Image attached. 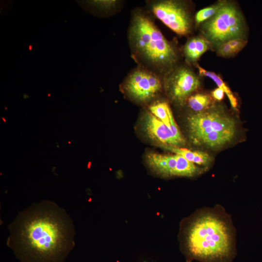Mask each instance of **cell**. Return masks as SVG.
Wrapping results in <instances>:
<instances>
[{"mask_svg": "<svg viewBox=\"0 0 262 262\" xmlns=\"http://www.w3.org/2000/svg\"><path fill=\"white\" fill-rule=\"evenodd\" d=\"M20 216L13 249L24 262H61L72 247V229L59 209L38 205Z\"/></svg>", "mask_w": 262, "mask_h": 262, "instance_id": "cell-1", "label": "cell"}, {"mask_svg": "<svg viewBox=\"0 0 262 262\" xmlns=\"http://www.w3.org/2000/svg\"><path fill=\"white\" fill-rule=\"evenodd\" d=\"M231 225L214 210L196 213L185 232L186 255L200 262H230L235 253Z\"/></svg>", "mask_w": 262, "mask_h": 262, "instance_id": "cell-2", "label": "cell"}, {"mask_svg": "<svg viewBox=\"0 0 262 262\" xmlns=\"http://www.w3.org/2000/svg\"><path fill=\"white\" fill-rule=\"evenodd\" d=\"M129 38L135 58L159 72L166 74L176 66L178 51L146 14L133 13Z\"/></svg>", "mask_w": 262, "mask_h": 262, "instance_id": "cell-3", "label": "cell"}, {"mask_svg": "<svg viewBox=\"0 0 262 262\" xmlns=\"http://www.w3.org/2000/svg\"><path fill=\"white\" fill-rule=\"evenodd\" d=\"M199 26L201 36L215 50L230 40L247 39L248 29L244 15L232 1L223 0L217 13Z\"/></svg>", "mask_w": 262, "mask_h": 262, "instance_id": "cell-4", "label": "cell"}, {"mask_svg": "<svg viewBox=\"0 0 262 262\" xmlns=\"http://www.w3.org/2000/svg\"><path fill=\"white\" fill-rule=\"evenodd\" d=\"M187 121L190 136L195 143L202 136L215 131L232 138L235 135L233 119L218 110L210 108L208 111L191 115Z\"/></svg>", "mask_w": 262, "mask_h": 262, "instance_id": "cell-5", "label": "cell"}, {"mask_svg": "<svg viewBox=\"0 0 262 262\" xmlns=\"http://www.w3.org/2000/svg\"><path fill=\"white\" fill-rule=\"evenodd\" d=\"M151 10L156 17L177 34L186 36L192 32L194 20L185 2L173 0L154 1L151 5Z\"/></svg>", "mask_w": 262, "mask_h": 262, "instance_id": "cell-6", "label": "cell"}, {"mask_svg": "<svg viewBox=\"0 0 262 262\" xmlns=\"http://www.w3.org/2000/svg\"><path fill=\"white\" fill-rule=\"evenodd\" d=\"M164 76L168 96L177 104L182 105L186 102L201 85L199 76L188 66H177Z\"/></svg>", "mask_w": 262, "mask_h": 262, "instance_id": "cell-7", "label": "cell"}, {"mask_svg": "<svg viewBox=\"0 0 262 262\" xmlns=\"http://www.w3.org/2000/svg\"><path fill=\"white\" fill-rule=\"evenodd\" d=\"M123 88L132 99L138 102H146L161 91L162 83L156 73L147 68L139 67L128 75Z\"/></svg>", "mask_w": 262, "mask_h": 262, "instance_id": "cell-8", "label": "cell"}, {"mask_svg": "<svg viewBox=\"0 0 262 262\" xmlns=\"http://www.w3.org/2000/svg\"><path fill=\"white\" fill-rule=\"evenodd\" d=\"M143 128L148 136L154 141L168 147L180 145L171 130L151 113L147 112L144 115Z\"/></svg>", "mask_w": 262, "mask_h": 262, "instance_id": "cell-9", "label": "cell"}, {"mask_svg": "<svg viewBox=\"0 0 262 262\" xmlns=\"http://www.w3.org/2000/svg\"><path fill=\"white\" fill-rule=\"evenodd\" d=\"M147 162L157 173L165 176H175L177 164L175 155L150 153L147 156Z\"/></svg>", "mask_w": 262, "mask_h": 262, "instance_id": "cell-10", "label": "cell"}, {"mask_svg": "<svg viewBox=\"0 0 262 262\" xmlns=\"http://www.w3.org/2000/svg\"><path fill=\"white\" fill-rule=\"evenodd\" d=\"M210 43L202 36L190 38L183 48V54L187 62L196 64L200 57L211 49Z\"/></svg>", "mask_w": 262, "mask_h": 262, "instance_id": "cell-11", "label": "cell"}, {"mask_svg": "<svg viewBox=\"0 0 262 262\" xmlns=\"http://www.w3.org/2000/svg\"><path fill=\"white\" fill-rule=\"evenodd\" d=\"M168 149L173 153L183 157L188 161L198 165H206L211 161L210 156L205 152L191 151L184 148L168 147Z\"/></svg>", "mask_w": 262, "mask_h": 262, "instance_id": "cell-12", "label": "cell"}, {"mask_svg": "<svg viewBox=\"0 0 262 262\" xmlns=\"http://www.w3.org/2000/svg\"><path fill=\"white\" fill-rule=\"evenodd\" d=\"M196 66L198 69L199 76H204L211 79L216 83L218 87L222 89L226 94L232 107L236 109L237 107V99L221 77L214 72L207 70L203 68L197 64H196Z\"/></svg>", "mask_w": 262, "mask_h": 262, "instance_id": "cell-13", "label": "cell"}, {"mask_svg": "<svg viewBox=\"0 0 262 262\" xmlns=\"http://www.w3.org/2000/svg\"><path fill=\"white\" fill-rule=\"evenodd\" d=\"M176 166L175 176L194 177L201 173V169L183 157L176 154Z\"/></svg>", "mask_w": 262, "mask_h": 262, "instance_id": "cell-14", "label": "cell"}, {"mask_svg": "<svg viewBox=\"0 0 262 262\" xmlns=\"http://www.w3.org/2000/svg\"><path fill=\"white\" fill-rule=\"evenodd\" d=\"M186 102L191 109L199 113L210 109L213 103V99L207 94L196 93L191 95Z\"/></svg>", "mask_w": 262, "mask_h": 262, "instance_id": "cell-15", "label": "cell"}, {"mask_svg": "<svg viewBox=\"0 0 262 262\" xmlns=\"http://www.w3.org/2000/svg\"><path fill=\"white\" fill-rule=\"evenodd\" d=\"M149 110L152 115L171 130L169 114L171 110L167 102L160 101L155 103L149 107Z\"/></svg>", "mask_w": 262, "mask_h": 262, "instance_id": "cell-16", "label": "cell"}, {"mask_svg": "<svg viewBox=\"0 0 262 262\" xmlns=\"http://www.w3.org/2000/svg\"><path fill=\"white\" fill-rule=\"evenodd\" d=\"M223 0L218 1L212 5L209 6L197 11L194 17L196 26H199L202 23L213 16L221 6Z\"/></svg>", "mask_w": 262, "mask_h": 262, "instance_id": "cell-17", "label": "cell"}, {"mask_svg": "<svg viewBox=\"0 0 262 262\" xmlns=\"http://www.w3.org/2000/svg\"><path fill=\"white\" fill-rule=\"evenodd\" d=\"M81 6L90 7L99 10H109L115 7L118 1L116 0H90L78 1Z\"/></svg>", "mask_w": 262, "mask_h": 262, "instance_id": "cell-18", "label": "cell"}, {"mask_svg": "<svg viewBox=\"0 0 262 262\" xmlns=\"http://www.w3.org/2000/svg\"><path fill=\"white\" fill-rule=\"evenodd\" d=\"M217 56L223 58H230L235 55L234 51L228 42L220 46L216 50Z\"/></svg>", "mask_w": 262, "mask_h": 262, "instance_id": "cell-19", "label": "cell"}, {"mask_svg": "<svg viewBox=\"0 0 262 262\" xmlns=\"http://www.w3.org/2000/svg\"><path fill=\"white\" fill-rule=\"evenodd\" d=\"M247 39L237 38L228 42L231 46L235 55L240 51L247 44Z\"/></svg>", "mask_w": 262, "mask_h": 262, "instance_id": "cell-20", "label": "cell"}, {"mask_svg": "<svg viewBox=\"0 0 262 262\" xmlns=\"http://www.w3.org/2000/svg\"><path fill=\"white\" fill-rule=\"evenodd\" d=\"M212 97L218 101L221 100L224 96V91L219 88H216L211 92Z\"/></svg>", "mask_w": 262, "mask_h": 262, "instance_id": "cell-21", "label": "cell"}, {"mask_svg": "<svg viewBox=\"0 0 262 262\" xmlns=\"http://www.w3.org/2000/svg\"><path fill=\"white\" fill-rule=\"evenodd\" d=\"M2 120H3L4 122L5 123L6 121V120L5 119V118H3V117H2Z\"/></svg>", "mask_w": 262, "mask_h": 262, "instance_id": "cell-22", "label": "cell"}]
</instances>
